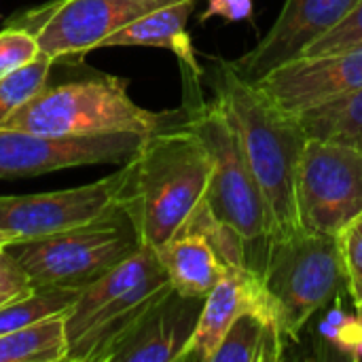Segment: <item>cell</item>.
Listing matches in <instances>:
<instances>
[{
	"label": "cell",
	"instance_id": "cell-20",
	"mask_svg": "<svg viewBox=\"0 0 362 362\" xmlns=\"http://www.w3.org/2000/svg\"><path fill=\"white\" fill-rule=\"evenodd\" d=\"M0 362H68L64 314L49 316L2 335Z\"/></svg>",
	"mask_w": 362,
	"mask_h": 362
},
{
	"label": "cell",
	"instance_id": "cell-14",
	"mask_svg": "<svg viewBox=\"0 0 362 362\" xmlns=\"http://www.w3.org/2000/svg\"><path fill=\"white\" fill-rule=\"evenodd\" d=\"M202 308V297H187L170 288L123 337L110 362H180L197 329Z\"/></svg>",
	"mask_w": 362,
	"mask_h": 362
},
{
	"label": "cell",
	"instance_id": "cell-28",
	"mask_svg": "<svg viewBox=\"0 0 362 362\" xmlns=\"http://www.w3.org/2000/svg\"><path fill=\"white\" fill-rule=\"evenodd\" d=\"M252 0H208L199 21L204 23L210 17H223L227 21H252Z\"/></svg>",
	"mask_w": 362,
	"mask_h": 362
},
{
	"label": "cell",
	"instance_id": "cell-26",
	"mask_svg": "<svg viewBox=\"0 0 362 362\" xmlns=\"http://www.w3.org/2000/svg\"><path fill=\"white\" fill-rule=\"evenodd\" d=\"M339 246L348 274V295L362 303V212L339 233Z\"/></svg>",
	"mask_w": 362,
	"mask_h": 362
},
{
	"label": "cell",
	"instance_id": "cell-27",
	"mask_svg": "<svg viewBox=\"0 0 362 362\" xmlns=\"http://www.w3.org/2000/svg\"><path fill=\"white\" fill-rule=\"evenodd\" d=\"M34 291L32 280L8 250H0V308Z\"/></svg>",
	"mask_w": 362,
	"mask_h": 362
},
{
	"label": "cell",
	"instance_id": "cell-25",
	"mask_svg": "<svg viewBox=\"0 0 362 362\" xmlns=\"http://www.w3.org/2000/svg\"><path fill=\"white\" fill-rule=\"evenodd\" d=\"M40 53V45L30 30L8 23L0 32V78L23 68Z\"/></svg>",
	"mask_w": 362,
	"mask_h": 362
},
{
	"label": "cell",
	"instance_id": "cell-21",
	"mask_svg": "<svg viewBox=\"0 0 362 362\" xmlns=\"http://www.w3.org/2000/svg\"><path fill=\"white\" fill-rule=\"evenodd\" d=\"M76 295L78 291L70 288H34L23 297L4 303L0 308V337L49 316L66 314Z\"/></svg>",
	"mask_w": 362,
	"mask_h": 362
},
{
	"label": "cell",
	"instance_id": "cell-16",
	"mask_svg": "<svg viewBox=\"0 0 362 362\" xmlns=\"http://www.w3.org/2000/svg\"><path fill=\"white\" fill-rule=\"evenodd\" d=\"M155 250L168 272L172 288L187 297L206 299L229 269L210 238L191 218Z\"/></svg>",
	"mask_w": 362,
	"mask_h": 362
},
{
	"label": "cell",
	"instance_id": "cell-10",
	"mask_svg": "<svg viewBox=\"0 0 362 362\" xmlns=\"http://www.w3.org/2000/svg\"><path fill=\"white\" fill-rule=\"evenodd\" d=\"M144 136L112 132L95 136H51L0 127V178H30L78 165L127 163Z\"/></svg>",
	"mask_w": 362,
	"mask_h": 362
},
{
	"label": "cell",
	"instance_id": "cell-18",
	"mask_svg": "<svg viewBox=\"0 0 362 362\" xmlns=\"http://www.w3.org/2000/svg\"><path fill=\"white\" fill-rule=\"evenodd\" d=\"M286 344L288 339L272 318L259 310H248L229 327L218 348L210 356V362L280 361Z\"/></svg>",
	"mask_w": 362,
	"mask_h": 362
},
{
	"label": "cell",
	"instance_id": "cell-2",
	"mask_svg": "<svg viewBox=\"0 0 362 362\" xmlns=\"http://www.w3.org/2000/svg\"><path fill=\"white\" fill-rule=\"evenodd\" d=\"M214 102L227 115L269 208L272 242L299 229L295 178L308 136L299 117L276 106L231 62L214 70Z\"/></svg>",
	"mask_w": 362,
	"mask_h": 362
},
{
	"label": "cell",
	"instance_id": "cell-12",
	"mask_svg": "<svg viewBox=\"0 0 362 362\" xmlns=\"http://www.w3.org/2000/svg\"><path fill=\"white\" fill-rule=\"evenodd\" d=\"M361 0H284L272 28L231 66L248 81L297 59L308 45L337 25Z\"/></svg>",
	"mask_w": 362,
	"mask_h": 362
},
{
	"label": "cell",
	"instance_id": "cell-5",
	"mask_svg": "<svg viewBox=\"0 0 362 362\" xmlns=\"http://www.w3.org/2000/svg\"><path fill=\"white\" fill-rule=\"evenodd\" d=\"M185 117L182 110L153 112L127 93V81L95 74L45 85L28 104L4 121V129L51 136H95L134 132L148 136Z\"/></svg>",
	"mask_w": 362,
	"mask_h": 362
},
{
	"label": "cell",
	"instance_id": "cell-8",
	"mask_svg": "<svg viewBox=\"0 0 362 362\" xmlns=\"http://www.w3.org/2000/svg\"><path fill=\"white\" fill-rule=\"evenodd\" d=\"M299 227L337 235L362 212V151L308 138L295 178Z\"/></svg>",
	"mask_w": 362,
	"mask_h": 362
},
{
	"label": "cell",
	"instance_id": "cell-13",
	"mask_svg": "<svg viewBox=\"0 0 362 362\" xmlns=\"http://www.w3.org/2000/svg\"><path fill=\"white\" fill-rule=\"evenodd\" d=\"M252 83L282 110L301 115L362 87V49L297 57Z\"/></svg>",
	"mask_w": 362,
	"mask_h": 362
},
{
	"label": "cell",
	"instance_id": "cell-1",
	"mask_svg": "<svg viewBox=\"0 0 362 362\" xmlns=\"http://www.w3.org/2000/svg\"><path fill=\"white\" fill-rule=\"evenodd\" d=\"M121 170V206L134 218L142 244L159 248L204 202L212 157L185 112L180 121L144 136Z\"/></svg>",
	"mask_w": 362,
	"mask_h": 362
},
{
	"label": "cell",
	"instance_id": "cell-17",
	"mask_svg": "<svg viewBox=\"0 0 362 362\" xmlns=\"http://www.w3.org/2000/svg\"><path fill=\"white\" fill-rule=\"evenodd\" d=\"M195 4L197 0H174L148 11L108 36L104 47H161L172 51L180 59L182 68L199 76L202 66L187 32V23Z\"/></svg>",
	"mask_w": 362,
	"mask_h": 362
},
{
	"label": "cell",
	"instance_id": "cell-23",
	"mask_svg": "<svg viewBox=\"0 0 362 362\" xmlns=\"http://www.w3.org/2000/svg\"><path fill=\"white\" fill-rule=\"evenodd\" d=\"M344 295V293H341ZM341 295L333 299V305L325 314L318 333L327 346L354 362H361L362 354V320L358 314H346L341 308Z\"/></svg>",
	"mask_w": 362,
	"mask_h": 362
},
{
	"label": "cell",
	"instance_id": "cell-11",
	"mask_svg": "<svg viewBox=\"0 0 362 362\" xmlns=\"http://www.w3.org/2000/svg\"><path fill=\"white\" fill-rule=\"evenodd\" d=\"M123 170L102 180L32 195H0V229L19 240L45 238L59 233L121 206Z\"/></svg>",
	"mask_w": 362,
	"mask_h": 362
},
{
	"label": "cell",
	"instance_id": "cell-6",
	"mask_svg": "<svg viewBox=\"0 0 362 362\" xmlns=\"http://www.w3.org/2000/svg\"><path fill=\"white\" fill-rule=\"evenodd\" d=\"M261 284L288 341H299L305 325L348 288L337 235L295 229L269 244Z\"/></svg>",
	"mask_w": 362,
	"mask_h": 362
},
{
	"label": "cell",
	"instance_id": "cell-4",
	"mask_svg": "<svg viewBox=\"0 0 362 362\" xmlns=\"http://www.w3.org/2000/svg\"><path fill=\"white\" fill-rule=\"evenodd\" d=\"M197 78L193 76V87L185 78L187 98L182 108L212 157V174L204 202L221 225L240 235L246 248L248 269L261 276L272 244L269 208L244 157L235 129L214 100H202Z\"/></svg>",
	"mask_w": 362,
	"mask_h": 362
},
{
	"label": "cell",
	"instance_id": "cell-22",
	"mask_svg": "<svg viewBox=\"0 0 362 362\" xmlns=\"http://www.w3.org/2000/svg\"><path fill=\"white\" fill-rule=\"evenodd\" d=\"M53 64V57L40 53L23 68L0 78V127L11 115H15L23 104H28L36 93L45 89Z\"/></svg>",
	"mask_w": 362,
	"mask_h": 362
},
{
	"label": "cell",
	"instance_id": "cell-7",
	"mask_svg": "<svg viewBox=\"0 0 362 362\" xmlns=\"http://www.w3.org/2000/svg\"><path fill=\"white\" fill-rule=\"evenodd\" d=\"M142 246L140 231L123 206L85 225L34 240L13 242L6 250L23 267L34 288L81 291Z\"/></svg>",
	"mask_w": 362,
	"mask_h": 362
},
{
	"label": "cell",
	"instance_id": "cell-29",
	"mask_svg": "<svg viewBox=\"0 0 362 362\" xmlns=\"http://www.w3.org/2000/svg\"><path fill=\"white\" fill-rule=\"evenodd\" d=\"M13 242H17V238L13 233L4 231V229H0V250H6Z\"/></svg>",
	"mask_w": 362,
	"mask_h": 362
},
{
	"label": "cell",
	"instance_id": "cell-30",
	"mask_svg": "<svg viewBox=\"0 0 362 362\" xmlns=\"http://www.w3.org/2000/svg\"><path fill=\"white\" fill-rule=\"evenodd\" d=\"M356 314H358V318L362 320V303H356ZM361 362H362V354H361Z\"/></svg>",
	"mask_w": 362,
	"mask_h": 362
},
{
	"label": "cell",
	"instance_id": "cell-3",
	"mask_svg": "<svg viewBox=\"0 0 362 362\" xmlns=\"http://www.w3.org/2000/svg\"><path fill=\"white\" fill-rule=\"evenodd\" d=\"M170 288L157 250L142 244L115 269L81 288L66 310L68 362H110L123 337Z\"/></svg>",
	"mask_w": 362,
	"mask_h": 362
},
{
	"label": "cell",
	"instance_id": "cell-19",
	"mask_svg": "<svg viewBox=\"0 0 362 362\" xmlns=\"http://www.w3.org/2000/svg\"><path fill=\"white\" fill-rule=\"evenodd\" d=\"M297 117L308 138L339 142L362 151V87Z\"/></svg>",
	"mask_w": 362,
	"mask_h": 362
},
{
	"label": "cell",
	"instance_id": "cell-9",
	"mask_svg": "<svg viewBox=\"0 0 362 362\" xmlns=\"http://www.w3.org/2000/svg\"><path fill=\"white\" fill-rule=\"evenodd\" d=\"M174 0H53L25 11L11 25L30 30L40 51L55 62L104 47L129 21Z\"/></svg>",
	"mask_w": 362,
	"mask_h": 362
},
{
	"label": "cell",
	"instance_id": "cell-15",
	"mask_svg": "<svg viewBox=\"0 0 362 362\" xmlns=\"http://www.w3.org/2000/svg\"><path fill=\"white\" fill-rule=\"evenodd\" d=\"M248 310H259L278 325L269 299L263 291L261 278L250 269L229 267L221 282L204 299L197 329L180 362H210V356L218 348L229 327L240 314Z\"/></svg>",
	"mask_w": 362,
	"mask_h": 362
},
{
	"label": "cell",
	"instance_id": "cell-24",
	"mask_svg": "<svg viewBox=\"0 0 362 362\" xmlns=\"http://www.w3.org/2000/svg\"><path fill=\"white\" fill-rule=\"evenodd\" d=\"M362 49V0L327 34L305 47L299 57H316V55H331L341 51Z\"/></svg>",
	"mask_w": 362,
	"mask_h": 362
}]
</instances>
